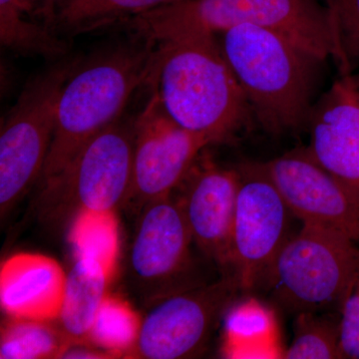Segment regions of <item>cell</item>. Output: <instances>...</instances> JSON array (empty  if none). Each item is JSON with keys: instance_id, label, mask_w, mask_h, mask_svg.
<instances>
[{"instance_id": "6da1fadb", "label": "cell", "mask_w": 359, "mask_h": 359, "mask_svg": "<svg viewBox=\"0 0 359 359\" xmlns=\"http://www.w3.org/2000/svg\"><path fill=\"white\" fill-rule=\"evenodd\" d=\"M158 43L134 33L127 41L77 65L61 90L42 186L55 179L82 147L119 119L135 91L154 78Z\"/></svg>"}, {"instance_id": "7a4b0ae2", "label": "cell", "mask_w": 359, "mask_h": 359, "mask_svg": "<svg viewBox=\"0 0 359 359\" xmlns=\"http://www.w3.org/2000/svg\"><path fill=\"white\" fill-rule=\"evenodd\" d=\"M123 25L158 44L216 37L236 26H262L282 33L320 61L332 56L347 67L334 14L323 0H183Z\"/></svg>"}, {"instance_id": "3957f363", "label": "cell", "mask_w": 359, "mask_h": 359, "mask_svg": "<svg viewBox=\"0 0 359 359\" xmlns=\"http://www.w3.org/2000/svg\"><path fill=\"white\" fill-rule=\"evenodd\" d=\"M154 77L163 108L184 129L212 144L244 126L250 108L217 37L158 44Z\"/></svg>"}, {"instance_id": "277c9868", "label": "cell", "mask_w": 359, "mask_h": 359, "mask_svg": "<svg viewBox=\"0 0 359 359\" xmlns=\"http://www.w3.org/2000/svg\"><path fill=\"white\" fill-rule=\"evenodd\" d=\"M217 36L250 110L273 133L299 128L311 115L320 59L269 28L240 25Z\"/></svg>"}, {"instance_id": "5b68a950", "label": "cell", "mask_w": 359, "mask_h": 359, "mask_svg": "<svg viewBox=\"0 0 359 359\" xmlns=\"http://www.w3.org/2000/svg\"><path fill=\"white\" fill-rule=\"evenodd\" d=\"M359 276V245L351 238L302 224L287 238L266 275L273 294L285 308L304 313L339 304Z\"/></svg>"}, {"instance_id": "8992f818", "label": "cell", "mask_w": 359, "mask_h": 359, "mask_svg": "<svg viewBox=\"0 0 359 359\" xmlns=\"http://www.w3.org/2000/svg\"><path fill=\"white\" fill-rule=\"evenodd\" d=\"M77 60H63L23 90L0 134V214H8L41 178L56 126L61 90Z\"/></svg>"}, {"instance_id": "52a82bcc", "label": "cell", "mask_w": 359, "mask_h": 359, "mask_svg": "<svg viewBox=\"0 0 359 359\" xmlns=\"http://www.w3.org/2000/svg\"><path fill=\"white\" fill-rule=\"evenodd\" d=\"M134 141V120L122 115L87 142L65 171L43 186L44 197L76 215L115 212L131 192Z\"/></svg>"}, {"instance_id": "ba28073f", "label": "cell", "mask_w": 359, "mask_h": 359, "mask_svg": "<svg viewBox=\"0 0 359 359\" xmlns=\"http://www.w3.org/2000/svg\"><path fill=\"white\" fill-rule=\"evenodd\" d=\"M241 292L233 275L165 295L141 320L129 358H192L204 351L215 325Z\"/></svg>"}, {"instance_id": "9c48e42d", "label": "cell", "mask_w": 359, "mask_h": 359, "mask_svg": "<svg viewBox=\"0 0 359 359\" xmlns=\"http://www.w3.org/2000/svg\"><path fill=\"white\" fill-rule=\"evenodd\" d=\"M231 237L230 266L241 292H250L266 278L290 236L292 215L261 163L244 165Z\"/></svg>"}, {"instance_id": "30bf717a", "label": "cell", "mask_w": 359, "mask_h": 359, "mask_svg": "<svg viewBox=\"0 0 359 359\" xmlns=\"http://www.w3.org/2000/svg\"><path fill=\"white\" fill-rule=\"evenodd\" d=\"M134 131L133 180L127 202L141 210L172 196L211 143L172 120L156 92L134 119Z\"/></svg>"}, {"instance_id": "8fae6325", "label": "cell", "mask_w": 359, "mask_h": 359, "mask_svg": "<svg viewBox=\"0 0 359 359\" xmlns=\"http://www.w3.org/2000/svg\"><path fill=\"white\" fill-rule=\"evenodd\" d=\"M261 164L302 224L337 231L359 245V186L330 173L306 149Z\"/></svg>"}, {"instance_id": "7c38bea8", "label": "cell", "mask_w": 359, "mask_h": 359, "mask_svg": "<svg viewBox=\"0 0 359 359\" xmlns=\"http://www.w3.org/2000/svg\"><path fill=\"white\" fill-rule=\"evenodd\" d=\"M178 201L193 242L219 266H230L231 237L240 186L238 170L197 162Z\"/></svg>"}, {"instance_id": "4fadbf2b", "label": "cell", "mask_w": 359, "mask_h": 359, "mask_svg": "<svg viewBox=\"0 0 359 359\" xmlns=\"http://www.w3.org/2000/svg\"><path fill=\"white\" fill-rule=\"evenodd\" d=\"M140 212L130 268L144 287H162L188 268L192 233L178 199L172 196L148 203Z\"/></svg>"}, {"instance_id": "5bb4252c", "label": "cell", "mask_w": 359, "mask_h": 359, "mask_svg": "<svg viewBox=\"0 0 359 359\" xmlns=\"http://www.w3.org/2000/svg\"><path fill=\"white\" fill-rule=\"evenodd\" d=\"M309 156L339 179L359 186V73L344 74L309 115Z\"/></svg>"}, {"instance_id": "9a60e30c", "label": "cell", "mask_w": 359, "mask_h": 359, "mask_svg": "<svg viewBox=\"0 0 359 359\" xmlns=\"http://www.w3.org/2000/svg\"><path fill=\"white\" fill-rule=\"evenodd\" d=\"M66 273L55 259L20 252L0 269V304L7 316L56 320L65 295Z\"/></svg>"}, {"instance_id": "2e32d148", "label": "cell", "mask_w": 359, "mask_h": 359, "mask_svg": "<svg viewBox=\"0 0 359 359\" xmlns=\"http://www.w3.org/2000/svg\"><path fill=\"white\" fill-rule=\"evenodd\" d=\"M113 276L99 259L83 255L76 256L66 273L65 295L55 321L72 344H90V334Z\"/></svg>"}, {"instance_id": "e0dca14e", "label": "cell", "mask_w": 359, "mask_h": 359, "mask_svg": "<svg viewBox=\"0 0 359 359\" xmlns=\"http://www.w3.org/2000/svg\"><path fill=\"white\" fill-rule=\"evenodd\" d=\"M224 316V358H283L273 309L255 297H245L231 302Z\"/></svg>"}, {"instance_id": "ac0fdd59", "label": "cell", "mask_w": 359, "mask_h": 359, "mask_svg": "<svg viewBox=\"0 0 359 359\" xmlns=\"http://www.w3.org/2000/svg\"><path fill=\"white\" fill-rule=\"evenodd\" d=\"M183 0H67L49 28L60 37L76 36L123 25L136 16Z\"/></svg>"}, {"instance_id": "d6986e66", "label": "cell", "mask_w": 359, "mask_h": 359, "mask_svg": "<svg viewBox=\"0 0 359 359\" xmlns=\"http://www.w3.org/2000/svg\"><path fill=\"white\" fill-rule=\"evenodd\" d=\"M70 344L55 320L8 316L1 327L0 358H61Z\"/></svg>"}, {"instance_id": "ffe728a7", "label": "cell", "mask_w": 359, "mask_h": 359, "mask_svg": "<svg viewBox=\"0 0 359 359\" xmlns=\"http://www.w3.org/2000/svg\"><path fill=\"white\" fill-rule=\"evenodd\" d=\"M141 320L126 302L107 295L92 328L89 342L112 358H127L136 342Z\"/></svg>"}, {"instance_id": "44dd1931", "label": "cell", "mask_w": 359, "mask_h": 359, "mask_svg": "<svg viewBox=\"0 0 359 359\" xmlns=\"http://www.w3.org/2000/svg\"><path fill=\"white\" fill-rule=\"evenodd\" d=\"M75 256L95 257L115 273L118 255V228L115 212H81L75 216L70 231Z\"/></svg>"}, {"instance_id": "7402d4cb", "label": "cell", "mask_w": 359, "mask_h": 359, "mask_svg": "<svg viewBox=\"0 0 359 359\" xmlns=\"http://www.w3.org/2000/svg\"><path fill=\"white\" fill-rule=\"evenodd\" d=\"M0 41L11 50L47 57H61L67 50L65 40L50 28L6 9H0Z\"/></svg>"}, {"instance_id": "603a6c76", "label": "cell", "mask_w": 359, "mask_h": 359, "mask_svg": "<svg viewBox=\"0 0 359 359\" xmlns=\"http://www.w3.org/2000/svg\"><path fill=\"white\" fill-rule=\"evenodd\" d=\"M287 359L341 358L339 351V323L316 311L299 313L294 323L292 344L285 349Z\"/></svg>"}, {"instance_id": "cb8c5ba5", "label": "cell", "mask_w": 359, "mask_h": 359, "mask_svg": "<svg viewBox=\"0 0 359 359\" xmlns=\"http://www.w3.org/2000/svg\"><path fill=\"white\" fill-rule=\"evenodd\" d=\"M334 14L339 42L347 66L359 61V0H327Z\"/></svg>"}, {"instance_id": "d4e9b609", "label": "cell", "mask_w": 359, "mask_h": 359, "mask_svg": "<svg viewBox=\"0 0 359 359\" xmlns=\"http://www.w3.org/2000/svg\"><path fill=\"white\" fill-rule=\"evenodd\" d=\"M339 351L341 358L359 359V276L342 304Z\"/></svg>"}, {"instance_id": "484cf974", "label": "cell", "mask_w": 359, "mask_h": 359, "mask_svg": "<svg viewBox=\"0 0 359 359\" xmlns=\"http://www.w3.org/2000/svg\"><path fill=\"white\" fill-rule=\"evenodd\" d=\"M67 0H0V9L14 11L28 20L49 25Z\"/></svg>"}]
</instances>
